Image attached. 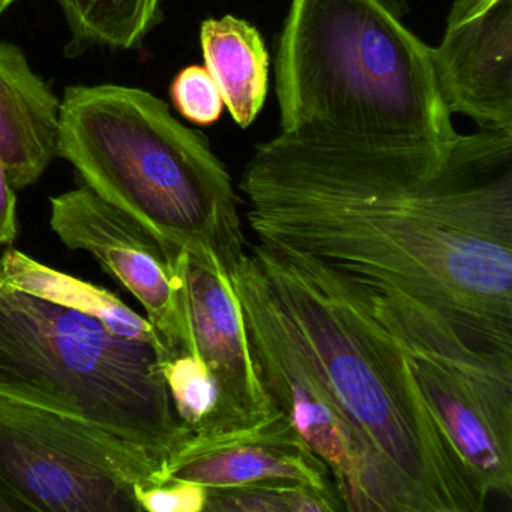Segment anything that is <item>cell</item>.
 <instances>
[{
  "label": "cell",
  "instance_id": "obj_1",
  "mask_svg": "<svg viewBox=\"0 0 512 512\" xmlns=\"http://www.w3.org/2000/svg\"><path fill=\"white\" fill-rule=\"evenodd\" d=\"M239 190L259 244L512 356V133L371 140L281 133Z\"/></svg>",
  "mask_w": 512,
  "mask_h": 512
},
{
  "label": "cell",
  "instance_id": "obj_2",
  "mask_svg": "<svg viewBox=\"0 0 512 512\" xmlns=\"http://www.w3.org/2000/svg\"><path fill=\"white\" fill-rule=\"evenodd\" d=\"M352 437L364 512H481L487 488L422 397L400 344L317 263L257 244L230 272Z\"/></svg>",
  "mask_w": 512,
  "mask_h": 512
},
{
  "label": "cell",
  "instance_id": "obj_3",
  "mask_svg": "<svg viewBox=\"0 0 512 512\" xmlns=\"http://www.w3.org/2000/svg\"><path fill=\"white\" fill-rule=\"evenodd\" d=\"M275 91L281 133L436 142L457 134L431 47L386 0H292Z\"/></svg>",
  "mask_w": 512,
  "mask_h": 512
},
{
  "label": "cell",
  "instance_id": "obj_4",
  "mask_svg": "<svg viewBox=\"0 0 512 512\" xmlns=\"http://www.w3.org/2000/svg\"><path fill=\"white\" fill-rule=\"evenodd\" d=\"M59 122L58 157L164 250L205 248L229 274L238 266L247 250L232 178L167 103L130 86H71Z\"/></svg>",
  "mask_w": 512,
  "mask_h": 512
},
{
  "label": "cell",
  "instance_id": "obj_5",
  "mask_svg": "<svg viewBox=\"0 0 512 512\" xmlns=\"http://www.w3.org/2000/svg\"><path fill=\"white\" fill-rule=\"evenodd\" d=\"M170 356L73 308L0 287V397L115 434L164 463L191 434L164 379Z\"/></svg>",
  "mask_w": 512,
  "mask_h": 512
},
{
  "label": "cell",
  "instance_id": "obj_6",
  "mask_svg": "<svg viewBox=\"0 0 512 512\" xmlns=\"http://www.w3.org/2000/svg\"><path fill=\"white\" fill-rule=\"evenodd\" d=\"M337 278L400 344L422 397L490 494L512 497V356L472 346L451 323Z\"/></svg>",
  "mask_w": 512,
  "mask_h": 512
},
{
  "label": "cell",
  "instance_id": "obj_7",
  "mask_svg": "<svg viewBox=\"0 0 512 512\" xmlns=\"http://www.w3.org/2000/svg\"><path fill=\"white\" fill-rule=\"evenodd\" d=\"M164 461L85 422L0 397V485L23 511L140 512Z\"/></svg>",
  "mask_w": 512,
  "mask_h": 512
},
{
  "label": "cell",
  "instance_id": "obj_8",
  "mask_svg": "<svg viewBox=\"0 0 512 512\" xmlns=\"http://www.w3.org/2000/svg\"><path fill=\"white\" fill-rule=\"evenodd\" d=\"M166 256L187 331V353L208 365L218 386L214 416L193 433L257 424L275 407L257 376L229 272L205 248H167Z\"/></svg>",
  "mask_w": 512,
  "mask_h": 512
},
{
  "label": "cell",
  "instance_id": "obj_9",
  "mask_svg": "<svg viewBox=\"0 0 512 512\" xmlns=\"http://www.w3.org/2000/svg\"><path fill=\"white\" fill-rule=\"evenodd\" d=\"M50 226L70 250L91 253L148 313L173 355L187 331L166 251L145 226L82 187L50 199Z\"/></svg>",
  "mask_w": 512,
  "mask_h": 512
},
{
  "label": "cell",
  "instance_id": "obj_10",
  "mask_svg": "<svg viewBox=\"0 0 512 512\" xmlns=\"http://www.w3.org/2000/svg\"><path fill=\"white\" fill-rule=\"evenodd\" d=\"M431 52L449 112L512 133V0H455Z\"/></svg>",
  "mask_w": 512,
  "mask_h": 512
},
{
  "label": "cell",
  "instance_id": "obj_11",
  "mask_svg": "<svg viewBox=\"0 0 512 512\" xmlns=\"http://www.w3.org/2000/svg\"><path fill=\"white\" fill-rule=\"evenodd\" d=\"M268 479L335 490L325 461L278 409L250 427L191 431L163 466V484L187 481L206 488H232Z\"/></svg>",
  "mask_w": 512,
  "mask_h": 512
},
{
  "label": "cell",
  "instance_id": "obj_12",
  "mask_svg": "<svg viewBox=\"0 0 512 512\" xmlns=\"http://www.w3.org/2000/svg\"><path fill=\"white\" fill-rule=\"evenodd\" d=\"M61 100L25 53L0 43V164L14 190L34 185L58 157Z\"/></svg>",
  "mask_w": 512,
  "mask_h": 512
},
{
  "label": "cell",
  "instance_id": "obj_13",
  "mask_svg": "<svg viewBox=\"0 0 512 512\" xmlns=\"http://www.w3.org/2000/svg\"><path fill=\"white\" fill-rule=\"evenodd\" d=\"M205 68L236 125L248 128L268 95L269 55L260 32L235 16L208 19L200 28Z\"/></svg>",
  "mask_w": 512,
  "mask_h": 512
},
{
  "label": "cell",
  "instance_id": "obj_14",
  "mask_svg": "<svg viewBox=\"0 0 512 512\" xmlns=\"http://www.w3.org/2000/svg\"><path fill=\"white\" fill-rule=\"evenodd\" d=\"M0 283L94 317L122 337L145 341L172 352L154 325L131 310L118 296L41 265L22 251L10 248L0 256Z\"/></svg>",
  "mask_w": 512,
  "mask_h": 512
},
{
  "label": "cell",
  "instance_id": "obj_15",
  "mask_svg": "<svg viewBox=\"0 0 512 512\" xmlns=\"http://www.w3.org/2000/svg\"><path fill=\"white\" fill-rule=\"evenodd\" d=\"M64 14L77 55L89 47L131 50L160 17L161 0H55Z\"/></svg>",
  "mask_w": 512,
  "mask_h": 512
},
{
  "label": "cell",
  "instance_id": "obj_16",
  "mask_svg": "<svg viewBox=\"0 0 512 512\" xmlns=\"http://www.w3.org/2000/svg\"><path fill=\"white\" fill-rule=\"evenodd\" d=\"M341 511L335 490L289 479H268L232 488H208L205 512Z\"/></svg>",
  "mask_w": 512,
  "mask_h": 512
},
{
  "label": "cell",
  "instance_id": "obj_17",
  "mask_svg": "<svg viewBox=\"0 0 512 512\" xmlns=\"http://www.w3.org/2000/svg\"><path fill=\"white\" fill-rule=\"evenodd\" d=\"M163 374L179 419L191 431L202 428L218 406V386L208 365L194 353H178L164 362Z\"/></svg>",
  "mask_w": 512,
  "mask_h": 512
},
{
  "label": "cell",
  "instance_id": "obj_18",
  "mask_svg": "<svg viewBox=\"0 0 512 512\" xmlns=\"http://www.w3.org/2000/svg\"><path fill=\"white\" fill-rule=\"evenodd\" d=\"M173 104L187 121L212 125L223 113V98L205 67L185 68L170 88Z\"/></svg>",
  "mask_w": 512,
  "mask_h": 512
},
{
  "label": "cell",
  "instance_id": "obj_19",
  "mask_svg": "<svg viewBox=\"0 0 512 512\" xmlns=\"http://www.w3.org/2000/svg\"><path fill=\"white\" fill-rule=\"evenodd\" d=\"M142 511L205 512L208 488L187 481H167L160 485H137Z\"/></svg>",
  "mask_w": 512,
  "mask_h": 512
},
{
  "label": "cell",
  "instance_id": "obj_20",
  "mask_svg": "<svg viewBox=\"0 0 512 512\" xmlns=\"http://www.w3.org/2000/svg\"><path fill=\"white\" fill-rule=\"evenodd\" d=\"M19 235L17 197L14 187L0 164V245L13 244Z\"/></svg>",
  "mask_w": 512,
  "mask_h": 512
},
{
  "label": "cell",
  "instance_id": "obj_21",
  "mask_svg": "<svg viewBox=\"0 0 512 512\" xmlns=\"http://www.w3.org/2000/svg\"><path fill=\"white\" fill-rule=\"evenodd\" d=\"M0 511H23L22 506L0 485Z\"/></svg>",
  "mask_w": 512,
  "mask_h": 512
},
{
  "label": "cell",
  "instance_id": "obj_22",
  "mask_svg": "<svg viewBox=\"0 0 512 512\" xmlns=\"http://www.w3.org/2000/svg\"><path fill=\"white\" fill-rule=\"evenodd\" d=\"M17 0H0V16L11 7V5L16 4Z\"/></svg>",
  "mask_w": 512,
  "mask_h": 512
},
{
  "label": "cell",
  "instance_id": "obj_23",
  "mask_svg": "<svg viewBox=\"0 0 512 512\" xmlns=\"http://www.w3.org/2000/svg\"><path fill=\"white\" fill-rule=\"evenodd\" d=\"M0 287H2V283H0Z\"/></svg>",
  "mask_w": 512,
  "mask_h": 512
}]
</instances>
